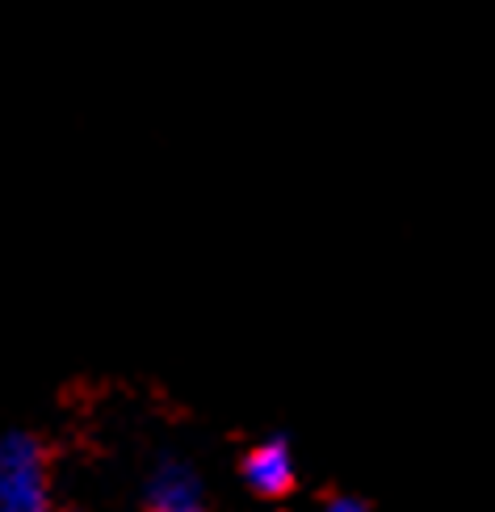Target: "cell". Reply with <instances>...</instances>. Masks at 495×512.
I'll use <instances>...</instances> for the list:
<instances>
[{"label": "cell", "instance_id": "obj_2", "mask_svg": "<svg viewBox=\"0 0 495 512\" xmlns=\"http://www.w3.org/2000/svg\"><path fill=\"white\" fill-rule=\"evenodd\" d=\"M244 479L256 496H286L294 487V458L286 441H261L244 458Z\"/></svg>", "mask_w": 495, "mask_h": 512}, {"label": "cell", "instance_id": "obj_1", "mask_svg": "<svg viewBox=\"0 0 495 512\" xmlns=\"http://www.w3.org/2000/svg\"><path fill=\"white\" fill-rule=\"evenodd\" d=\"M0 512H51L47 458L30 433H9L0 445Z\"/></svg>", "mask_w": 495, "mask_h": 512}, {"label": "cell", "instance_id": "obj_3", "mask_svg": "<svg viewBox=\"0 0 495 512\" xmlns=\"http://www.w3.org/2000/svg\"><path fill=\"white\" fill-rule=\"evenodd\" d=\"M152 512H198V483L185 466H164L152 483Z\"/></svg>", "mask_w": 495, "mask_h": 512}, {"label": "cell", "instance_id": "obj_4", "mask_svg": "<svg viewBox=\"0 0 495 512\" xmlns=\"http://www.w3.org/2000/svg\"><path fill=\"white\" fill-rule=\"evenodd\" d=\"M324 512H370V508H365L361 500H353V496H336V500H332Z\"/></svg>", "mask_w": 495, "mask_h": 512}]
</instances>
